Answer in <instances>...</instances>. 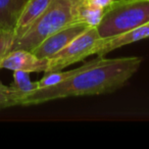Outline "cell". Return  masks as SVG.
I'll return each mask as SVG.
<instances>
[{
	"label": "cell",
	"mask_w": 149,
	"mask_h": 149,
	"mask_svg": "<svg viewBox=\"0 0 149 149\" xmlns=\"http://www.w3.org/2000/svg\"><path fill=\"white\" fill-rule=\"evenodd\" d=\"M142 58L138 56L103 58L86 62V66L61 83L38 88L26 96L21 105H36L74 96H91L111 93L120 89L139 70Z\"/></svg>",
	"instance_id": "obj_1"
},
{
	"label": "cell",
	"mask_w": 149,
	"mask_h": 149,
	"mask_svg": "<svg viewBox=\"0 0 149 149\" xmlns=\"http://www.w3.org/2000/svg\"><path fill=\"white\" fill-rule=\"evenodd\" d=\"M72 23V0H51L48 7L24 33L15 38L10 51H33L47 37Z\"/></svg>",
	"instance_id": "obj_2"
},
{
	"label": "cell",
	"mask_w": 149,
	"mask_h": 149,
	"mask_svg": "<svg viewBox=\"0 0 149 149\" xmlns=\"http://www.w3.org/2000/svg\"><path fill=\"white\" fill-rule=\"evenodd\" d=\"M149 22V0L116 1L97 25L100 39L130 31Z\"/></svg>",
	"instance_id": "obj_3"
},
{
	"label": "cell",
	"mask_w": 149,
	"mask_h": 149,
	"mask_svg": "<svg viewBox=\"0 0 149 149\" xmlns=\"http://www.w3.org/2000/svg\"><path fill=\"white\" fill-rule=\"evenodd\" d=\"M100 37L96 27H90L84 33L74 39L61 51L52 56L48 64V72L61 70L68 66L86 59L92 55V50L95 47Z\"/></svg>",
	"instance_id": "obj_4"
},
{
	"label": "cell",
	"mask_w": 149,
	"mask_h": 149,
	"mask_svg": "<svg viewBox=\"0 0 149 149\" xmlns=\"http://www.w3.org/2000/svg\"><path fill=\"white\" fill-rule=\"evenodd\" d=\"M88 28L90 27L84 24H70L46 38L32 52L40 58L50 59L52 56H54L56 53L61 51L65 46H68L72 40L84 33Z\"/></svg>",
	"instance_id": "obj_5"
},
{
	"label": "cell",
	"mask_w": 149,
	"mask_h": 149,
	"mask_svg": "<svg viewBox=\"0 0 149 149\" xmlns=\"http://www.w3.org/2000/svg\"><path fill=\"white\" fill-rule=\"evenodd\" d=\"M146 38H149V22L145 25L137 27L130 31L124 32L118 35L99 39V41L92 50V55L103 57L104 55L113 51L114 49L129 45L134 42L141 41Z\"/></svg>",
	"instance_id": "obj_6"
},
{
	"label": "cell",
	"mask_w": 149,
	"mask_h": 149,
	"mask_svg": "<svg viewBox=\"0 0 149 149\" xmlns=\"http://www.w3.org/2000/svg\"><path fill=\"white\" fill-rule=\"evenodd\" d=\"M49 60L40 58L28 50L17 49L7 53L3 58L1 68L10 70H24L28 72H46L48 70Z\"/></svg>",
	"instance_id": "obj_7"
},
{
	"label": "cell",
	"mask_w": 149,
	"mask_h": 149,
	"mask_svg": "<svg viewBox=\"0 0 149 149\" xmlns=\"http://www.w3.org/2000/svg\"><path fill=\"white\" fill-rule=\"evenodd\" d=\"M72 23L84 24L88 27H97L105 9L90 3L88 0H72Z\"/></svg>",
	"instance_id": "obj_8"
},
{
	"label": "cell",
	"mask_w": 149,
	"mask_h": 149,
	"mask_svg": "<svg viewBox=\"0 0 149 149\" xmlns=\"http://www.w3.org/2000/svg\"><path fill=\"white\" fill-rule=\"evenodd\" d=\"M51 0H27L15 24V37L24 33L35 22V19L39 17L41 13L47 8Z\"/></svg>",
	"instance_id": "obj_9"
},
{
	"label": "cell",
	"mask_w": 149,
	"mask_h": 149,
	"mask_svg": "<svg viewBox=\"0 0 149 149\" xmlns=\"http://www.w3.org/2000/svg\"><path fill=\"white\" fill-rule=\"evenodd\" d=\"M26 2L27 0H0V28L15 30Z\"/></svg>",
	"instance_id": "obj_10"
},
{
	"label": "cell",
	"mask_w": 149,
	"mask_h": 149,
	"mask_svg": "<svg viewBox=\"0 0 149 149\" xmlns=\"http://www.w3.org/2000/svg\"><path fill=\"white\" fill-rule=\"evenodd\" d=\"M11 88L19 98V105H21L23 99L30 93L38 89V82H32L30 79V72L24 70H15L13 83Z\"/></svg>",
	"instance_id": "obj_11"
},
{
	"label": "cell",
	"mask_w": 149,
	"mask_h": 149,
	"mask_svg": "<svg viewBox=\"0 0 149 149\" xmlns=\"http://www.w3.org/2000/svg\"><path fill=\"white\" fill-rule=\"evenodd\" d=\"M85 66H86V62L83 65L79 66V68H72V70H66V72H62V70H56V72H45L44 77L42 78L40 81H38V88L49 87V86H53L58 83H61L64 80L72 77V74H77L80 70H82Z\"/></svg>",
	"instance_id": "obj_12"
},
{
	"label": "cell",
	"mask_w": 149,
	"mask_h": 149,
	"mask_svg": "<svg viewBox=\"0 0 149 149\" xmlns=\"http://www.w3.org/2000/svg\"><path fill=\"white\" fill-rule=\"evenodd\" d=\"M15 37V30L0 28V70H1V63H2L3 58L10 51Z\"/></svg>",
	"instance_id": "obj_13"
},
{
	"label": "cell",
	"mask_w": 149,
	"mask_h": 149,
	"mask_svg": "<svg viewBox=\"0 0 149 149\" xmlns=\"http://www.w3.org/2000/svg\"><path fill=\"white\" fill-rule=\"evenodd\" d=\"M19 105V98L11 86H6L0 82V108H7Z\"/></svg>",
	"instance_id": "obj_14"
},
{
	"label": "cell",
	"mask_w": 149,
	"mask_h": 149,
	"mask_svg": "<svg viewBox=\"0 0 149 149\" xmlns=\"http://www.w3.org/2000/svg\"><path fill=\"white\" fill-rule=\"evenodd\" d=\"M90 3H92L93 5H96L98 7H101L103 9H107L108 7H110L116 0H88Z\"/></svg>",
	"instance_id": "obj_15"
},
{
	"label": "cell",
	"mask_w": 149,
	"mask_h": 149,
	"mask_svg": "<svg viewBox=\"0 0 149 149\" xmlns=\"http://www.w3.org/2000/svg\"><path fill=\"white\" fill-rule=\"evenodd\" d=\"M116 1H123V0H116Z\"/></svg>",
	"instance_id": "obj_16"
}]
</instances>
